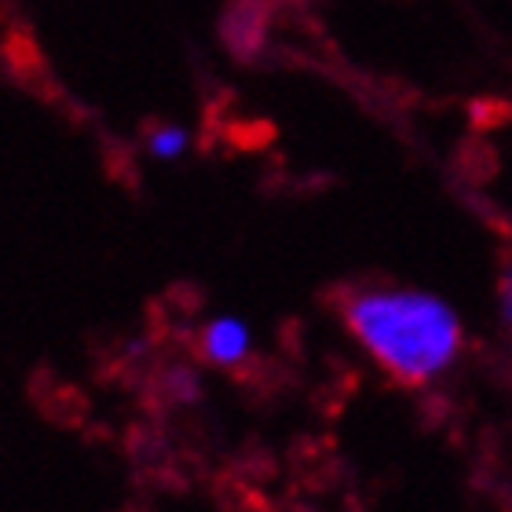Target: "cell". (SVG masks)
<instances>
[{"instance_id":"6da1fadb","label":"cell","mask_w":512,"mask_h":512,"mask_svg":"<svg viewBox=\"0 0 512 512\" xmlns=\"http://www.w3.org/2000/svg\"><path fill=\"white\" fill-rule=\"evenodd\" d=\"M341 315L359 344L381 363L384 374L410 388L447 370L461 348L458 315L439 297L417 289H348Z\"/></svg>"},{"instance_id":"7a4b0ae2","label":"cell","mask_w":512,"mask_h":512,"mask_svg":"<svg viewBox=\"0 0 512 512\" xmlns=\"http://www.w3.org/2000/svg\"><path fill=\"white\" fill-rule=\"evenodd\" d=\"M194 352L213 366H242L249 355V330L238 319H213L202 326Z\"/></svg>"},{"instance_id":"3957f363","label":"cell","mask_w":512,"mask_h":512,"mask_svg":"<svg viewBox=\"0 0 512 512\" xmlns=\"http://www.w3.org/2000/svg\"><path fill=\"white\" fill-rule=\"evenodd\" d=\"M264 19L267 11L260 0H235L224 15V44L238 59H253L260 48H264Z\"/></svg>"},{"instance_id":"277c9868","label":"cell","mask_w":512,"mask_h":512,"mask_svg":"<svg viewBox=\"0 0 512 512\" xmlns=\"http://www.w3.org/2000/svg\"><path fill=\"white\" fill-rule=\"evenodd\" d=\"M191 147V132L183 125H158L147 132V154L158 161H176Z\"/></svg>"},{"instance_id":"5b68a950","label":"cell","mask_w":512,"mask_h":512,"mask_svg":"<svg viewBox=\"0 0 512 512\" xmlns=\"http://www.w3.org/2000/svg\"><path fill=\"white\" fill-rule=\"evenodd\" d=\"M502 311H505V319L512 322V260L502 271Z\"/></svg>"}]
</instances>
